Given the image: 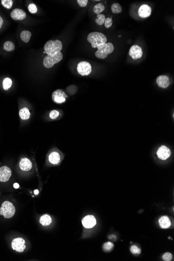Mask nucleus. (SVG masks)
<instances>
[{"label": "nucleus", "instance_id": "obj_14", "mask_svg": "<svg viewBox=\"0 0 174 261\" xmlns=\"http://www.w3.org/2000/svg\"><path fill=\"white\" fill-rule=\"evenodd\" d=\"M157 83L160 88H167L170 85V80L167 76L161 75L157 78Z\"/></svg>", "mask_w": 174, "mask_h": 261}, {"label": "nucleus", "instance_id": "obj_17", "mask_svg": "<svg viewBox=\"0 0 174 261\" xmlns=\"http://www.w3.org/2000/svg\"><path fill=\"white\" fill-rule=\"evenodd\" d=\"M159 224L160 227L163 229L168 228L171 225V221L168 217L167 216H162L159 219Z\"/></svg>", "mask_w": 174, "mask_h": 261}, {"label": "nucleus", "instance_id": "obj_23", "mask_svg": "<svg viewBox=\"0 0 174 261\" xmlns=\"http://www.w3.org/2000/svg\"><path fill=\"white\" fill-rule=\"evenodd\" d=\"M105 10L104 5L101 3H100L95 6L93 8V11L95 14L99 15L101 13H102Z\"/></svg>", "mask_w": 174, "mask_h": 261}, {"label": "nucleus", "instance_id": "obj_34", "mask_svg": "<svg viewBox=\"0 0 174 261\" xmlns=\"http://www.w3.org/2000/svg\"><path fill=\"white\" fill-rule=\"evenodd\" d=\"M77 3L81 7H85L87 5L88 1V0H78Z\"/></svg>", "mask_w": 174, "mask_h": 261}, {"label": "nucleus", "instance_id": "obj_13", "mask_svg": "<svg viewBox=\"0 0 174 261\" xmlns=\"http://www.w3.org/2000/svg\"><path fill=\"white\" fill-rule=\"evenodd\" d=\"M152 13V8L147 4H143L140 7L138 10V14L141 18H147L149 17Z\"/></svg>", "mask_w": 174, "mask_h": 261}, {"label": "nucleus", "instance_id": "obj_11", "mask_svg": "<svg viewBox=\"0 0 174 261\" xmlns=\"http://www.w3.org/2000/svg\"><path fill=\"white\" fill-rule=\"evenodd\" d=\"M11 175L12 171L9 167L4 166L0 168V182H8Z\"/></svg>", "mask_w": 174, "mask_h": 261}, {"label": "nucleus", "instance_id": "obj_28", "mask_svg": "<svg viewBox=\"0 0 174 261\" xmlns=\"http://www.w3.org/2000/svg\"><path fill=\"white\" fill-rule=\"evenodd\" d=\"M1 3L4 8L10 9L12 7L13 2L12 0H2Z\"/></svg>", "mask_w": 174, "mask_h": 261}, {"label": "nucleus", "instance_id": "obj_24", "mask_svg": "<svg viewBox=\"0 0 174 261\" xmlns=\"http://www.w3.org/2000/svg\"><path fill=\"white\" fill-rule=\"evenodd\" d=\"M4 49L8 52L13 51L15 49V45L11 41H6L4 44Z\"/></svg>", "mask_w": 174, "mask_h": 261}, {"label": "nucleus", "instance_id": "obj_27", "mask_svg": "<svg viewBox=\"0 0 174 261\" xmlns=\"http://www.w3.org/2000/svg\"><path fill=\"white\" fill-rule=\"evenodd\" d=\"M103 248L104 251H106V252H109V251H112V249H113L114 244L112 242H107L103 244Z\"/></svg>", "mask_w": 174, "mask_h": 261}, {"label": "nucleus", "instance_id": "obj_19", "mask_svg": "<svg viewBox=\"0 0 174 261\" xmlns=\"http://www.w3.org/2000/svg\"><path fill=\"white\" fill-rule=\"evenodd\" d=\"M40 223L43 226H49L52 223L51 217L47 214H45L41 217L40 219Z\"/></svg>", "mask_w": 174, "mask_h": 261}, {"label": "nucleus", "instance_id": "obj_33", "mask_svg": "<svg viewBox=\"0 0 174 261\" xmlns=\"http://www.w3.org/2000/svg\"><path fill=\"white\" fill-rule=\"evenodd\" d=\"M163 260L164 261H170L172 260V254L170 253H165L164 255H163Z\"/></svg>", "mask_w": 174, "mask_h": 261}, {"label": "nucleus", "instance_id": "obj_26", "mask_svg": "<svg viewBox=\"0 0 174 261\" xmlns=\"http://www.w3.org/2000/svg\"><path fill=\"white\" fill-rule=\"evenodd\" d=\"M97 18L95 19V22L99 26L103 25L104 24L105 20V16L104 14H99L97 15Z\"/></svg>", "mask_w": 174, "mask_h": 261}, {"label": "nucleus", "instance_id": "obj_37", "mask_svg": "<svg viewBox=\"0 0 174 261\" xmlns=\"http://www.w3.org/2000/svg\"><path fill=\"white\" fill-rule=\"evenodd\" d=\"M34 193H35V194H36V195H37V194H38V193H39V191H38V190H35V191H34Z\"/></svg>", "mask_w": 174, "mask_h": 261}, {"label": "nucleus", "instance_id": "obj_9", "mask_svg": "<svg viewBox=\"0 0 174 261\" xmlns=\"http://www.w3.org/2000/svg\"><path fill=\"white\" fill-rule=\"evenodd\" d=\"M66 97H67V95H66L65 92L62 90H57L53 93V100L54 102L58 104L64 103Z\"/></svg>", "mask_w": 174, "mask_h": 261}, {"label": "nucleus", "instance_id": "obj_12", "mask_svg": "<svg viewBox=\"0 0 174 261\" xmlns=\"http://www.w3.org/2000/svg\"><path fill=\"white\" fill-rule=\"evenodd\" d=\"M82 224L86 228H91L97 224V221L94 216L87 215L82 219Z\"/></svg>", "mask_w": 174, "mask_h": 261}, {"label": "nucleus", "instance_id": "obj_5", "mask_svg": "<svg viewBox=\"0 0 174 261\" xmlns=\"http://www.w3.org/2000/svg\"><path fill=\"white\" fill-rule=\"evenodd\" d=\"M63 55L62 53H57V54L52 55H47L43 60V65L47 68H50L53 67L54 64L60 62L62 60Z\"/></svg>", "mask_w": 174, "mask_h": 261}, {"label": "nucleus", "instance_id": "obj_7", "mask_svg": "<svg viewBox=\"0 0 174 261\" xmlns=\"http://www.w3.org/2000/svg\"><path fill=\"white\" fill-rule=\"evenodd\" d=\"M12 247L14 250L22 252L26 248L25 240L21 238H15L12 241Z\"/></svg>", "mask_w": 174, "mask_h": 261}, {"label": "nucleus", "instance_id": "obj_22", "mask_svg": "<svg viewBox=\"0 0 174 261\" xmlns=\"http://www.w3.org/2000/svg\"><path fill=\"white\" fill-rule=\"evenodd\" d=\"M111 10L113 13L114 14H118L122 12V6L120 4L117 3H115L113 4L111 6Z\"/></svg>", "mask_w": 174, "mask_h": 261}, {"label": "nucleus", "instance_id": "obj_21", "mask_svg": "<svg viewBox=\"0 0 174 261\" xmlns=\"http://www.w3.org/2000/svg\"><path fill=\"white\" fill-rule=\"evenodd\" d=\"M31 36V33L30 31L27 30H24L20 33V38L25 43H27L29 41Z\"/></svg>", "mask_w": 174, "mask_h": 261}, {"label": "nucleus", "instance_id": "obj_1", "mask_svg": "<svg viewBox=\"0 0 174 261\" xmlns=\"http://www.w3.org/2000/svg\"><path fill=\"white\" fill-rule=\"evenodd\" d=\"M87 40L91 43L92 47L97 48L100 45L106 43L107 38L102 33L93 32L88 35Z\"/></svg>", "mask_w": 174, "mask_h": 261}, {"label": "nucleus", "instance_id": "obj_25", "mask_svg": "<svg viewBox=\"0 0 174 261\" xmlns=\"http://www.w3.org/2000/svg\"><path fill=\"white\" fill-rule=\"evenodd\" d=\"M12 85V81L10 78H6L3 81V89L7 90L10 89Z\"/></svg>", "mask_w": 174, "mask_h": 261}, {"label": "nucleus", "instance_id": "obj_29", "mask_svg": "<svg viewBox=\"0 0 174 261\" xmlns=\"http://www.w3.org/2000/svg\"><path fill=\"white\" fill-rule=\"evenodd\" d=\"M59 115H60V112H58L57 110H53L51 112H50V118H51L52 120H55V119L57 118V117H58Z\"/></svg>", "mask_w": 174, "mask_h": 261}, {"label": "nucleus", "instance_id": "obj_8", "mask_svg": "<svg viewBox=\"0 0 174 261\" xmlns=\"http://www.w3.org/2000/svg\"><path fill=\"white\" fill-rule=\"evenodd\" d=\"M129 55L134 60L139 59L143 55L142 49L139 45H134L130 49Z\"/></svg>", "mask_w": 174, "mask_h": 261}, {"label": "nucleus", "instance_id": "obj_4", "mask_svg": "<svg viewBox=\"0 0 174 261\" xmlns=\"http://www.w3.org/2000/svg\"><path fill=\"white\" fill-rule=\"evenodd\" d=\"M15 213V208L13 204L9 201L4 202L0 208V215H3L5 219L12 217Z\"/></svg>", "mask_w": 174, "mask_h": 261}, {"label": "nucleus", "instance_id": "obj_35", "mask_svg": "<svg viewBox=\"0 0 174 261\" xmlns=\"http://www.w3.org/2000/svg\"><path fill=\"white\" fill-rule=\"evenodd\" d=\"M19 187V185L17 183H15L14 184V188L15 189H18Z\"/></svg>", "mask_w": 174, "mask_h": 261}, {"label": "nucleus", "instance_id": "obj_31", "mask_svg": "<svg viewBox=\"0 0 174 261\" xmlns=\"http://www.w3.org/2000/svg\"><path fill=\"white\" fill-rule=\"evenodd\" d=\"M113 25V20L112 18L108 17L105 19L104 22L105 27L106 28H109Z\"/></svg>", "mask_w": 174, "mask_h": 261}, {"label": "nucleus", "instance_id": "obj_16", "mask_svg": "<svg viewBox=\"0 0 174 261\" xmlns=\"http://www.w3.org/2000/svg\"><path fill=\"white\" fill-rule=\"evenodd\" d=\"M19 166L22 171H29L32 167V163L29 159L27 158H24L20 160Z\"/></svg>", "mask_w": 174, "mask_h": 261}, {"label": "nucleus", "instance_id": "obj_36", "mask_svg": "<svg viewBox=\"0 0 174 261\" xmlns=\"http://www.w3.org/2000/svg\"><path fill=\"white\" fill-rule=\"evenodd\" d=\"M3 23V20L2 17L0 16V28L2 26Z\"/></svg>", "mask_w": 174, "mask_h": 261}, {"label": "nucleus", "instance_id": "obj_20", "mask_svg": "<svg viewBox=\"0 0 174 261\" xmlns=\"http://www.w3.org/2000/svg\"><path fill=\"white\" fill-rule=\"evenodd\" d=\"M30 116L29 110L27 107H24L19 111V116L22 120H28Z\"/></svg>", "mask_w": 174, "mask_h": 261}, {"label": "nucleus", "instance_id": "obj_6", "mask_svg": "<svg viewBox=\"0 0 174 261\" xmlns=\"http://www.w3.org/2000/svg\"><path fill=\"white\" fill-rule=\"evenodd\" d=\"M77 71L81 76H88L92 72V67L89 63L86 61L80 62L77 66Z\"/></svg>", "mask_w": 174, "mask_h": 261}, {"label": "nucleus", "instance_id": "obj_15", "mask_svg": "<svg viewBox=\"0 0 174 261\" xmlns=\"http://www.w3.org/2000/svg\"><path fill=\"white\" fill-rule=\"evenodd\" d=\"M10 16L14 20H23L26 17V14L24 10L17 8L13 10Z\"/></svg>", "mask_w": 174, "mask_h": 261}, {"label": "nucleus", "instance_id": "obj_30", "mask_svg": "<svg viewBox=\"0 0 174 261\" xmlns=\"http://www.w3.org/2000/svg\"><path fill=\"white\" fill-rule=\"evenodd\" d=\"M29 11L32 14H35L37 12L38 9L37 6L33 3H31L28 6Z\"/></svg>", "mask_w": 174, "mask_h": 261}, {"label": "nucleus", "instance_id": "obj_32", "mask_svg": "<svg viewBox=\"0 0 174 261\" xmlns=\"http://www.w3.org/2000/svg\"><path fill=\"white\" fill-rule=\"evenodd\" d=\"M130 251L132 252V253L134 254H139L141 253V249H139L136 246H132L131 247Z\"/></svg>", "mask_w": 174, "mask_h": 261}, {"label": "nucleus", "instance_id": "obj_18", "mask_svg": "<svg viewBox=\"0 0 174 261\" xmlns=\"http://www.w3.org/2000/svg\"><path fill=\"white\" fill-rule=\"evenodd\" d=\"M49 160L51 163L53 164H58L61 160L60 154L57 152H53L49 157Z\"/></svg>", "mask_w": 174, "mask_h": 261}, {"label": "nucleus", "instance_id": "obj_2", "mask_svg": "<svg viewBox=\"0 0 174 261\" xmlns=\"http://www.w3.org/2000/svg\"><path fill=\"white\" fill-rule=\"evenodd\" d=\"M62 43L60 40H49L45 45V53L52 55L60 52L62 49Z\"/></svg>", "mask_w": 174, "mask_h": 261}, {"label": "nucleus", "instance_id": "obj_3", "mask_svg": "<svg viewBox=\"0 0 174 261\" xmlns=\"http://www.w3.org/2000/svg\"><path fill=\"white\" fill-rule=\"evenodd\" d=\"M97 48V51H96L95 55L96 57L100 59H104L106 58L108 55L112 53L114 50V45L111 42L100 45Z\"/></svg>", "mask_w": 174, "mask_h": 261}, {"label": "nucleus", "instance_id": "obj_10", "mask_svg": "<svg viewBox=\"0 0 174 261\" xmlns=\"http://www.w3.org/2000/svg\"><path fill=\"white\" fill-rule=\"evenodd\" d=\"M157 154L159 159L165 161L170 157L171 155V151L168 147L162 145L157 150Z\"/></svg>", "mask_w": 174, "mask_h": 261}]
</instances>
